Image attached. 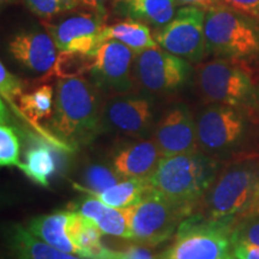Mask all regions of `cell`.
<instances>
[{
  "mask_svg": "<svg viewBox=\"0 0 259 259\" xmlns=\"http://www.w3.org/2000/svg\"><path fill=\"white\" fill-rule=\"evenodd\" d=\"M162 155L153 138H128L118 144L111 156V167L121 179L150 178Z\"/></svg>",
  "mask_w": 259,
  "mask_h": 259,
  "instance_id": "16",
  "label": "cell"
},
{
  "mask_svg": "<svg viewBox=\"0 0 259 259\" xmlns=\"http://www.w3.org/2000/svg\"><path fill=\"white\" fill-rule=\"evenodd\" d=\"M24 82L10 71L5 64L0 63V93L2 99L9 103H16V100L23 95Z\"/></svg>",
  "mask_w": 259,
  "mask_h": 259,
  "instance_id": "30",
  "label": "cell"
},
{
  "mask_svg": "<svg viewBox=\"0 0 259 259\" xmlns=\"http://www.w3.org/2000/svg\"><path fill=\"white\" fill-rule=\"evenodd\" d=\"M108 259H158V255L154 253L148 246L141 244H131L120 250H112L109 252Z\"/></svg>",
  "mask_w": 259,
  "mask_h": 259,
  "instance_id": "32",
  "label": "cell"
},
{
  "mask_svg": "<svg viewBox=\"0 0 259 259\" xmlns=\"http://www.w3.org/2000/svg\"><path fill=\"white\" fill-rule=\"evenodd\" d=\"M106 17L87 11L72 14L57 22L45 21L44 28L53 38L58 52L92 53L101 45L100 36L105 28Z\"/></svg>",
  "mask_w": 259,
  "mask_h": 259,
  "instance_id": "13",
  "label": "cell"
},
{
  "mask_svg": "<svg viewBox=\"0 0 259 259\" xmlns=\"http://www.w3.org/2000/svg\"><path fill=\"white\" fill-rule=\"evenodd\" d=\"M56 89L50 84H44L31 93H24L19 99V114L24 116L30 125L40 130L38 121L52 116L54 111Z\"/></svg>",
  "mask_w": 259,
  "mask_h": 259,
  "instance_id": "25",
  "label": "cell"
},
{
  "mask_svg": "<svg viewBox=\"0 0 259 259\" xmlns=\"http://www.w3.org/2000/svg\"><path fill=\"white\" fill-rule=\"evenodd\" d=\"M72 215L73 210H61L50 215L38 216L29 222L28 231L58 250L83 257L82 251L72 241L70 234Z\"/></svg>",
  "mask_w": 259,
  "mask_h": 259,
  "instance_id": "17",
  "label": "cell"
},
{
  "mask_svg": "<svg viewBox=\"0 0 259 259\" xmlns=\"http://www.w3.org/2000/svg\"><path fill=\"white\" fill-rule=\"evenodd\" d=\"M10 245L18 259H88L58 250L19 225L12 228Z\"/></svg>",
  "mask_w": 259,
  "mask_h": 259,
  "instance_id": "22",
  "label": "cell"
},
{
  "mask_svg": "<svg viewBox=\"0 0 259 259\" xmlns=\"http://www.w3.org/2000/svg\"><path fill=\"white\" fill-rule=\"evenodd\" d=\"M95 61V52H59L52 72L58 78L80 77L89 73Z\"/></svg>",
  "mask_w": 259,
  "mask_h": 259,
  "instance_id": "26",
  "label": "cell"
},
{
  "mask_svg": "<svg viewBox=\"0 0 259 259\" xmlns=\"http://www.w3.org/2000/svg\"><path fill=\"white\" fill-rule=\"evenodd\" d=\"M116 11L127 19L164 27L177 12L176 0H116Z\"/></svg>",
  "mask_w": 259,
  "mask_h": 259,
  "instance_id": "19",
  "label": "cell"
},
{
  "mask_svg": "<svg viewBox=\"0 0 259 259\" xmlns=\"http://www.w3.org/2000/svg\"><path fill=\"white\" fill-rule=\"evenodd\" d=\"M191 74V63L161 47L136 54V83L148 94L176 93L185 85Z\"/></svg>",
  "mask_w": 259,
  "mask_h": 259,
  "instance_id": "11",
  "label": "cell"
},
{
  "mask_svg": "<svg viewBox=\"0 0 259 259\" xmlns=\"http://www.w3.org/2000/svg\"><path fill=\"white\" fill-rule=\"evenodd\" d=\"M229 8L259 21V0H223Z\"/></svg>",
  "mask_w": 259,
  "mask_h": 259,
  "instance_id": "33",
  "label": "cell"
},
{
  "mask_svg": "<svg viewBox=\"0 0 259 259\" xmlns=\"http://www.w3.org/2000/svg\"><path fill=\"white\" fill-rule=\"evenodd\" d=\"M70 209L92 220L103 234L132 240L125 209L112 208L94 196L71 203Z\"/></svg>",
  "mask_w": 259,
  "mask_h": 259,
  "instance_id": "18",
  "label": "cell"
},
{
  "mask_svg": "<svg viewBox=\"0 0 259 259\" xmlns=\"http://www.w3.org/2000/svg\"><path fill=\"white\" fill-rule=\"evenodd\" d=\"M79 6L87 9L88 11L95 12L107 17V12H108V6L111 4L112 0H74Z\"/></svg>",
  "mask_w": 259,
  "mask_h": 259,
  "instance_id": "35",
  "label": "cell"
},
{
  "mask_svg": "<svg viewBox=\"0 0 259 259\" xmlns=\"http://www.w3.org/2000/svg\"><path fill=\"white\" fill-rule=\"evenodd\" d=\"M84 185H74L77 189L87 194L100 193L109 189L121 179L118 174L113 170L112 167L105 166V164H90L84 171Z\"/></svg>",
  "mask_w": 259,
  "mask_h": 259,
  "instance_id": "27",
  "label": "cell"
},
{
  "mask_svg": "<svg viewBox=\"0 0 259 259\" xmlns=\"http://www.w3.org/2000/svg\"><path fill=\"white\" fill-rule=\"evenodd\" d=\"M234 259H236V258H234Z\"/></svg>",
  "mask_w": 259,
  "mask_h": 259,
  "instance_id": "39",
  "label": "cell"
},
{
  "mask_svg": "<svg viewBox=\"0 0 259 259\" xmlns=\"http://www.w3.org/2000/svg\"><path fill=\"white\" fill-rule=\"evenodd\" d=\"M70 234L72 241L82 251L83 257L88 259H108L111 248L102 244L103 233L92 220L74 211L70 223Z\"/></svg>",
  "mask_w": 259,
  "mask_h": 259,
  "instance_id": "23",
  "label": "cell"
},
{
  "mask_svg": "<svg viewBox=\"0 0 259 259\" xmlns=\"http://www.w3.org/2000/svg\"><path fill=\"white\" fill-rule=\"evenodd\" d=\"M233 253L236 259H259V246L242 244H234Z\"/></svg>",
  "mask_w": 259,
  "mask_h": 259,
  "instance_id": "34",
  "label": "cell"
},
{
  "mask_svg": "<svg viewBox=\"0 0 259 259\" xmlns=\"http://www.w3.org/2000/svg\"><path fill=\"white\" fill-rule=\"evenodd\" d=\"M258 183L259 157H233L223 164L193 213L212 221H239L250 206Z\"/></svg>",
  "mask_w": 259,
  "mask_h": 259,
  "instance_id": "3",
  "label": "cell"
},
{
  "mask_svg": "<svg viewBox=\"0 0 259 259\" xmlns=\"http://www.w3.org/2000/svg\"><path fill=\"white\" fill-rule=\"evenodd\" d=\"M19 154H21V144H19L18 135L8 124L6 119L2 118L0 126V164L2 167H18Z\"/></svg>",
  "mask_w": 259,
  "mask_h": 259,
  "instance_id": "29",
  "label": "cell"
},
{
  "mask_svg": "<svg viewBox=\"0 0 259 259\" xmlns=\"http://www.w3.org/2000/svg\"><path fill=\"white\" fill-rule=\"evenodd\" d=\"M126 219L137 244L155 247L176 234L178 227L190 213L153 191L141 203L125 209Z\"/></svg>",
  "mask_w": 259,
  "mask_h": 259,
  "instance_id": "8",
  "label": "cell"
},
{
  "mask_svg": "<svg viewBox=\"0 0 259 259\" xmlns=\"http://www.w3.org/2000/svg\"><path fill=\"white\" fill-rule=\"evenodd\" d=\"M252 216H259V183L257 185V189H255L254 196L253 198H252L250 206L246 210V212L244 213L242 218H252Z\"/></svg>",
  "mask_w": 259,
  "mask_h": 259,
  "instance_id": "37",
  "label": "cell"
},
{
  "mask_svg": "<svg viewBox=\"0 0 259 259\" xmlns=\"http://www.w3.org/2000/svg\"><path fill=\"white\" fill-rule=\"evenodd\" d=\"M222 166L202 151L162 157L149 183L155 194L192 215Z\"/></svg>",
  "mask_w": 259,
  "mask_h": 259,
  "instance_id": "2",
  "label": "cell"
},
{
  "mask_svg": "<svg viewBox=\"0 0 259 259\" xmlns=\"http://www.w3.org/2000/svg\"><path fill=\"white\" fill-rule=\"evenodd\" d=\"M254 119L234 107L209 103L196 118L198 149L206 156L225 161L235 157L250 137Z\"/></svg>",
  "mask_w": 259,
  "mask_h": 259,
  "instance_id": "7",
  "label": "cell"
},
{
  "mask_svg": "<svg viewBox=\"0 0 259 259\" xmlns=\"http://www.w3.org/2000/svg\"><path fill=\"white\" fill-rule=\"evenodd\" d=\"M102 93L84 76L58 78L51 128L70 145L92 143L102 131Z\"/></svg>",
  "mask_w": 259,
  "mask_h": 259,
  "instance_id": "1",
  "label": "cell"
},
{
  "mask_svg": "<svg viewBox=\"0 0 259 259\" xmlns=\"http://www.w3.org/2000/svg\"><path fill=\"white\" fill-rule=\"evenodd\" d=\"M155 124V102L148 93L111 96L103 102L102 128L126 138H150Z\"/></svg>",
  "mask_w": 259,
  "mask_h": 259,
  "instance_id": "10",
  "label": "cell"
},
{
  "mask_svg": "<svg viewBox=\"0 0 259 259\" xmlns=\"http://www.w3.org/2000/svg\"><path fill=\"white\" fill-rule=\"evenodd\" d=\"M206 11L194 6H180L169 23L154 32L158 47L185 59L200 64L205 58Z\"/></svg>",
  "mask_w": 259,
  "mask_h": 259,
  "instance_id": "9",
  "label": "cell"
},
{
  "mask_svg": "<svg viewBox=\"0 0 259 259\" xmlns=\"http://www.w3.org/2000/svg\"><path fill=\"white\" fill-rule=\"evenodd\" d=\"M206 52L246 65L259 59V21L227 5L206 11Z\"/></svg>",
  "mask_w": 259,
  "mask_h": 259,
  "instance_id": "5",
  "label": "cell"
},
{
  "mask_svg": "<svg viewBox=\"0 0 259 259\" xmlns=\"http://www.w3.org/2000/svg\"><path fill=\"white\" fill-rule=\"evenodd\" d=\"M53 147L44 139L34 138L32 144L25 150L24 161L18 166L29 179L44 187L50 186V178L58 168L59 157L54 155Z\"/></svg>",
  "mask_w": 259,
  "mask_h": 259,
  "instance_id": "20",
  "label": "cell"
},
{
  "mask_svg": "<svg viewBox=\"0 0 259 259\" xmlns=\"http://www.w3.org/2000/svg\"><path fill=\"white\" fill-rule=\"evenodd\" d=\"M244 66L219 58L200 63L196 67L197 89L205 102L234 107L254 119L259 114V84Z\"/></svg>",
  "mask_w": 259,
  "mask_h": 259,
  "instance_id": "4",
  "label": "cell"
},
{
  "mask_svg": "<svg viewBox=\"0 0 259 259\" xmlns=\"http://www.w3.org/2000/svg\"><path fill=\"white\" fill-rule=\"evenodd\" d=\"M8 52L23 69L38 74L53 70L59 53L53 38L45 28L17 31L8 42Z\"/></svg>",
  "mask_w": 259,
  "mask_h": 259,
  "instance_id": "15",
  "label": "cell"
},
{
  "mask_svg": "<svg viewBox=\"0 0 259 259\" xmlns=\"http://www.w3.org/2000/svg\"><path fill=\"white\" fill-rule=\"evenodd\" d=\"M233 241L259 246V216L239 220L233 229Z\"/></svg>",
  "mask_w": 259,
  "mask_h": 259,
  "instance_id": "31",
  "label": "cell"
},
{
  "mask_svg": "<svg viewBox=\"0 0 259 259\" xmlns=\"http://www.w3.org/2000/svg\"><path fill=\"white\" fill-rule=\"evenodd\" d=\"M19 0H0V5H2V8H8V6H11V5H16L18 4Z\"/></svg>",
  "mask_w": 259,
  "mask_h": 259,
  "instance_id": "38",
  "label": "cell"
},
{
  "mask_svg": "<svg viewBox=\"0 0 259 259\" xmlns=\"http://www.w3.org/2000/svg\"><path fill=\"white\" fill-rule=\"evenodd\" d=\"M151 138L162 157L199 151L196 118L184 103H178L163 112L155 124Z\"/></svg>",
  "mask_w": 259,
  "mask_h": 259,
  "instance_id": "14",
  "label": "cell"
},
{
  "mask_svg": "<svg viewBox=\"0 0 259 259\" xmlns=\"http://www.w3.org/2000/svg\"><path fill=\"white\" fill-rule=\"evenodd\" d=\"M29 11L44 21L71 14L79 8L74 0H23Z\"/></svg>",
  "mask_w": 259,
  "mask_h": 259,
  "instance_id": "28",
  "label": "cell"
},
{
  "mask_svg": "<svg viewBox=\"0 0 259 259\" xmlns=\"http://www.w3.org/2000/svg\"><path fill=\"white\" fill-rule=\"evenodd\" d=\"M149 178L124 179L100 193L89 194L115 209H127L141 203L150 193Z\"/></svg>",
  "mask_w": 259,
  "mask_h": 259,
  "instance_id": "24",
  "label": "cell"
},
{
  "mask_svg": "<svg viewBox=\"0 0 259 259\" xmlns=\"http://www.w3.org/2000/svg\"><path fill=\"white\" fill-rule=\"evenodd\" d=\"M235 220H206L193 215L184 219L171 244L158 259H234L233 229Z\"/></svg>",
  "mask_w": 259,
  "mask_h": 259,
  "instance_id": "6",
  "label": "cell"
},
{
  "mask_svg": "<svg viewBox=\"0 0 259 259\" xmlns=\"http://www.w3.org/2000/svg\"><path fill=\"white\" fill-rule=\"evenodd\" d=\"M177 8L178 6H194V8L202 9L204 11L219 8V6L226 5L223 0H176Z\"/></svg>",
  "mask_w": 259,
  "mask_h": 259,
  "instance_id": "36",
  "label": "cell"
},
{
  "mask_svg": "<svg viewBox=\"0 0 259 259\" xmlns=\"http://www.w3.org/2000/svg\"><path fill=\"white\" fill-rule=\"evenodd\" d=\"M108 40L120 42L130 50L134 51L136 54L149 50V48L158 47L157 42L154 38V34H151L148 24L138 21H132V19L105 25L101 36H100V41L102 44Z\"/></svg>",
  "mask_w": 259,
  "mask_h": 259,
  "instance_id": "21",
  "label": "cell"
},
{
  "mask_svg": "<svg viewBox=\"0 0 259 259\" xmlns=\"http://www.w3.org/2000/svg\"><path fill=\"white\" fill-rule=\"evenodd\" d=\"M136 53L115 40L102 42L95 51L90 80L108 97L132 93L137 87L135 78Z\"/></svg>",
  "mask_w": 259,
  "mask_h": 259,
  "instance_id": "12",
  "label": "cell"
}]
</instances>
